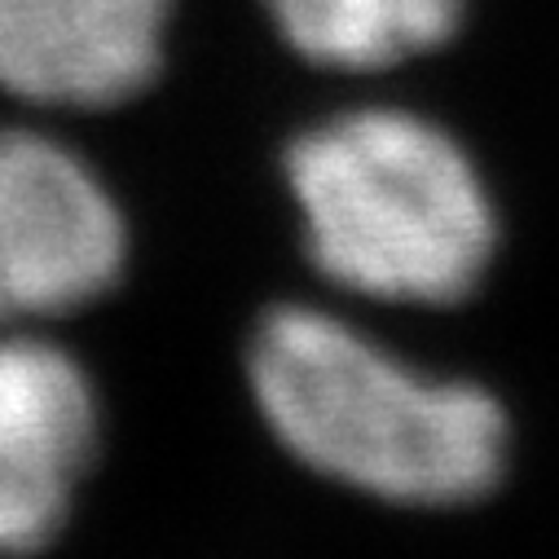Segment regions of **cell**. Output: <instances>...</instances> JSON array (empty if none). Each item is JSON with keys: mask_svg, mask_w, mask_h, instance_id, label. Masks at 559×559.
<instances>
[{"mask_svg": "<svg viewBox=\"0 0 559 559\" xmlns=\"http://www.w3.org/2000/svg\"><path fill=\"white\" fill-rule=\"evenodd\" d=\"M93 445L88 374L45 340H0V555H36L58 537Z\"/></svg>", "mask_w": 559, "mask_h": 559, "instance_id": "cell-4", "label": "cell"}, {"mask_svg": "<svg viewBox=\"0 0 559 559\" xmlns=\"http://www.w3.org/2000/svg\"><path fill=\"white\" fill-rule=\"evenodd\" d=\"M305 247L335 287L383 300L450 309L493 264V194L454 136L396 106L344 110L287 155Z\"/></svg>", "mask_w": 559, "mask_h": 559, "instance_id": "cell-2", "label": "cell"}, {"mask_svg": "<svg viewBox=\"0 0 559 559\" xmlns=\"http://www.w3.org/2000/svg\"><path fill=\"white\" fill-rule=\"evenodd\" d=\"M173 0H0V84L36 106L97 110L164 62Z\"/></svg>", "mask_w": 559, "mask_h": 559, "instance_id": "cell-5", "label": "cell"}, {"mask_svg": "<svg viewBox=\"0 0 559 559\" xmlns=\"http://www.w3.org/2000/svg\"><path fill=\"white\" fill-rule=\"evenodd\" d=\"M123 255V216L97 173L53 136L0 128V322L93 305Z\"/></svg>", "mask_w": 559, "mask_h": 559, "instance_id": "cell-3", "label": "cell"}, {"mask_svg": "<svg viewBox=\"0 0 559 559\" xmlns=\"http://www.w3.org/2000/svg\"><path fill=\"white\" fill-rule=\"evenodd\" d=\"M296 53L335 71H383L441 49L467 0H264Z\"/></svg>", "mask_w": 559, "mask_h": 559, "instance_id": "cell-6", "label": "cell"}, {"mask_svg": "<svg viewBox=\"0 0 559 559\" xmlns=\"http://www.w3.org/2000/svg\"><path fill=\"white\" fill-rule=\"evenodd\" d=\"M247 374L273 437L370 498L463 507L507 472L511 428L498 396L401 361L335 313L273 309L251 340Z\"/></svg>", "mask_w": 559, "mask_h": 559, "instance_id": "cell-1", "label": "cell"}]
</instances>
